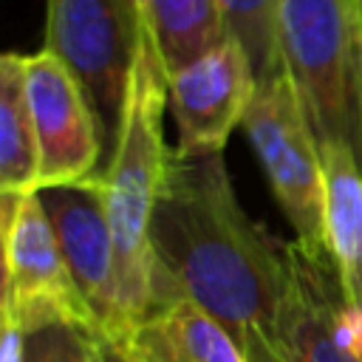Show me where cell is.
<instances>
[{"label": "cell", "instance_id": "6da1fadb", "mask_svg": "<svg viewBox=\"0 0 362 362\" xmlns=\"http://www.w3.org/2000/svg\"><path fill=\"white\" fill-rule=\"evenodd\" d=\"M158 277L209 311L243 342L246 331L272 328L288 288V249L249 221L232 189L223 156L170 153L150 218Z\"/></svg>", "mask_w": 362, "mask_h": 362}, {"label": "cell", "instance_id": "7a4b0ae2", "mask_svg": "<svg viewBox=\"0 0 362 362\" xmlns=\"http://www.w3.org/2000/svg\"><path fill=\"white\" fill-rule=\"evenodd\" d=\"M164 107L167 71L147 25H141L122 124L102 175L119 260V305L124 334L150 311L158 288V272L150 249V218L173 153L164 144Z\"/></svg>", "mask_w": 362, "mask_h": 362}, {"label": "cell", "instance_id": "3957f363", "mask_svg": "<svg viewBox=\"0 0 362 362\" xmlns=\"http://www.w3.org/2000/svg\"><path fill=\"white\" fill-rule=\"evenodd\" d=\"M277 51L320 144L362 164V31L356 0H280Z\"/></svg>", "mask_w": 362, "mask_h": 362}, {"label": "cell", "instance_id": "277c9868", "mask_svg": "<svg viewBox=\"0 0 362 362\" xmlns=\"http://www.w3.org/2000/svg\"><path fill=\"white\" fill-rule=\"evenodd\" d=\"M240 127L297 238L291 246L311 260H331L325 249L322 153L286 68L257 79Z\"/></svg>", "mask_w": 362, "mask_h": 362}, {"label": "cell", "instance_id": "5b68a950", "mask_svg": "<svg viewBox=\"0 0 362 362\" xmlns=\"http://www.w3.org/2000/svg\"><path fill=\"white\" fill-rule=\"evenodd\" d=\"M139 0H45V45L82 85L110 158L141 40Z\"/></svg>", "mask_w": 362, "mask_h": 362}, {"label": "cell", "instance_id": "8992f818", "mask_svg": "<svg viewBox=\"0 0 362 362\" xmlns=\"http://www.w3.org/2000/svg\"><path fill=\"white\" fill-rule=\"evenodd\" d=\"M3 317L25 334L74 325L99 337L40 195H3Z\"/></svg>", "mask_w": 362, "mask_h": 362}, {"label": "cell", "instance_id": "52a82bcc", "mask_svg": "<svg viewBox=\"0 0 362 362\" xmlns=\"http://www.w3.org/2000/svg\"><path fill=\"white\" fill-rule=\"evenodd\" d=\"M37 195L57 232L71 277L96 320L99 337L116 342L124 334V320L119 305V260L107 218L105 181L90 175L74 184L42 187Z\"/></svg>", "mask_w": 362, "mask_h": 362}, {"label": "cell", "instance_id": "ba28073f", "mask_svg": "<svg viewBox=\"0 0 362 362\" xmlns=\"http://www.w3.org/2000/svg\"><path fill=\"white\" fill-rule=\"evenodd\" d=\"M257 76L243 45L229 34L167 76V105L178 127L173 147L184 158L221 156L232 130L243 124Z\"/></svg>", "mask_w": 362, "mask_h": 362}, {"label": "cell", "instance_id": "9c48e42d", "mask_svg": "<svg viewBox=\"0 0 362 362\" xmlns=\"http://www.w3.org/2000/svg\"><path fill=\"white\" fill-rule=\"evenodd\" d=\"M25 88L40 150V189L90 178L105 144L76 76L42 48L25 57Z\"/></svg>", "mask_w": 362, "mask_h": 362}, {"label": "cell", "instance_id": "30bf717a", "mask_svg": "<svg viewBox=\"0 0 362 362\" xmlns=\"http://www.w3.org/2000/svg\"><path fill=\"white\" fill-rule=\"evenodd\" d=\"M113 345L130 362H246L223 322L170 286L158 288L150 311Z\"/></svg>", "mask_w": 362, "mask_h": 362}, {"label": "cell", "instance_id": "8fae6325", "mask_svg": "<svg viewBox=\"0 0 362 362\" xmlns=\"http://www.w3.org/2000/svg\"><path fill=\"white\" fill-rule=\"evenodd\" d=\"M288 249V288L277 320L269 328L286 362H356L337 339L331 325V300L339 277L331 260H311Z\"/></svg>", "mask_w": 362, "mask_h": 362}, {"label": "cell", "instance_id": "7c38bea8", "mask_svg": "<svg viewBox=\"0 0 362 362\" xmlns=\"http://www.w3.org/2000/svg\"><path fill=\"white\" fill-rule=\"evenodd\" d=\"M325 170V249L348 297L362 300V164L348 144H320Z\"/></svg>", "mask_w": 362, "mask_h": 362}, {"label": "cell", "instance_id": "4fadbf2b", "mask_svg": "<svg viewBox=\"0 0 362 362\" xmlns=\"http://www.w3.org/2000/svg\"><path fill=\"white\" fill-rule=\"evenodd\" d=\"M0 192H40V150L25 88V57L14 51L0 59Z\"/></svg>", "mask_w": 362, "mask_h": 362}, {"label": "cell", "instance_id": "5bb4252c", "mask_svg": "<svg viewBox=\"0 0 362 362\" xmlns=\"http://www.w3.org/2000/svg\"><path fill=\"white\" fill-rule=\"evenodd\" d=\"M139 6L167 76L229 37L221 0H139Z\"/></svg>", "mask_w": 362, "mask_h": 362}, {"label": "cell", "instance_id": "9a60e30c", "mask_svg": "<svg viewBox=\"0 0 362 362\" xmlns=\"http://www.w3.org/2000/svg\"><path fill=\"white\" fill-rule=\"evenodd\" d=\"M277 6L280 0H221L229 34L249 54L257 79L283 68L277 51Z\"/></svg>", "mask_w": 362, "mask_h": 362}, {"label": "cell", "instance_id": "2e32d148", "mask_svg": "<svg viewBox=\"0 0 362 362\" xmlns=\"http://www.w3.org/2000/svg\"><path fill=\"white\" fill-rule=\"evenodd\" d=\"M28 362H93V334L74 325H48L28 334Z\"/></svg>", "mask_w": 362, "mask_h": 362}, {"label": "cell", "instance_id": "e0dca14e", "mask_svg": "<svg viewBox=\"0 0 362 362\" xmlns=\"http://www.w3.org/2000/svg\"><path fill=\"white\" fill-rule=\"evenodd\" d=\"M331 325H334L339 345L356 362H362V300L348 297L342 291V286L337 288V294L331 300Z\"/></svg>", "mask_w": 362, "mask_h": 362}, {"label": "cell", "instance_id": "ac0fdd59", "mask_svg": "<svg viewBox=\"0 0 362 362\" xmlns=\"http://www.w3.org/2000/svg\"><path fill=\"white\" fill-rule=\"evenodd\" d=\"M240 345H243V351H246V362H286L283 354L277 351V345H274L269 328H260V325L249 328Z\"/></svg>", "mask_w": 362, "mask_h": 362}, {"label": "cell", "instance_id": "d6986e66", "mask_svg": "<svg viewBox=\"0 0 362 362\" xmlns=\"http://www.w3.org/2000/svg\"><path fill=\"white\" fill-rule=\"evenodd\" d=\"M0 362H28V334L11 317H3Z\"/></svg>", "mask_w": 362, "mask_h": 362}, {"label": "cell", "instance_id": "ffe728a7", "mask_svg": "<svg viewBox=\"0 0 362 362\" xmlns=\"http://www.w3.org/2000/svg\"><path fill=\"white\" fill-rule=\"evenodd\" d=\"M93 362H130V359L122 354L119 345H113L110 339L93 334Z\"/></svg>", "mask_w": 362, "mask_h": 362}, {"label": "cell", "instance_id": "44dd1931", "mask_svg": "<svg viewBox=\"0 0 362 362\" xmlns=\"http://www.w3.org/2000/svg\"><path fill=\"white\" fill-rule=\"evenodd\" d=\"M356 11H359V31H362V0H356Z\"/></svg>", "mask_w": 362, "mask_h": 362}]
</instances>
